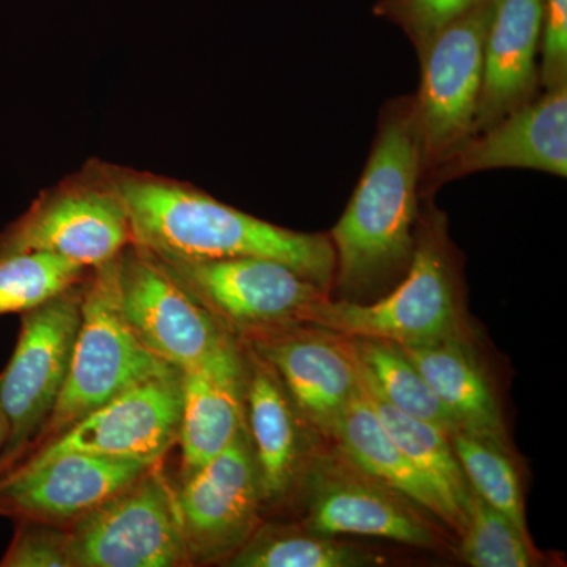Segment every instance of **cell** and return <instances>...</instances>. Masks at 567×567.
I'll use <instances>...</instances> for the list:
<instances>
[{"mask_svg":"<svg viewBox=\"0 0 567 567\" xmlns=\"http://www.w3.org/2000/svg\"><path fill=\"white\" fill-rule=\"evenodd\" d=\"M121 194L134 244L186 260L259 257L293 268L323 290L334 281L336 252L327 235L295 233L219 203L192 183L102 162Z\"/></svg>","mask_w":567,"mask_h":567,"instance_id":"6da1fadb","label":"cell"},{"mask_svg":"<svg viewBox=\"0 0 567 567\" xmlns=\"http://www.w3.org/2000/svg\"><path fill=\"white\" fill-rule=\"evenodd\" d=\"M423 164L413 104L398 106L383 118L360 183L331 233L342 300L363 303L409 270Z\"/></svg>","mask_w":567,"mask_h":567,"instance_id":"7a4b0ae2","label":"cell"},{"mask_svg":"<svg viewBox=\"0 0 567 567\" xmlns=\"http://www.w3.org/2000/svg\"><path fill=\"white\" fill-rule=\"evenodd\" d=\"M177 372L142 344L126 323L118 301L117 257L92 268L82 281L81 324L65 386L28 453L125 391Z\"/></svg>","mask_w":567,"mask_h":567,"instance_id":"3957f363","label":"cell"},{"mask_svg":"<svg viewBox=\"0 0 567 567\" xmlns=\"http://www.w3.org/2000/svg\"><path fill=\"white\" fill-rule=\"evenodd\" d=\"M303 324L341 338H369L401 347L424 346L458 336L456 281L445 219L432 215L416 233L404 279L374 303L324 297L308 309Z\"/></svg>","mask_w":567,"mask_h":567,"instance_id":"277c9868","label":"cell"},{"mask_svg":"<svg viewBox=\"0 0 567 567\" xmlns=\"http://www.w3.org/2000/svg\"><path fill=\"white\" fill-rule=\"evenodd\" d=\"M133 227L121 194L93 159L80 173L44 189L17 221L0 234V259L51 252L92 268L132 245Z\"/></svg>","mask_w":567,"mask_h":567,"instance_id":"5b68a950","label":"cell"},{"mask_svg":"<svg viewBox=\"0 0 567 567\" xmlns=\"http://www.w3.org/2000/svg\"><path fill=\"white\" fill-rule=\"evenodd\" d=\"M81 300L82 282L21 315L17 347L0 374V406L10 429L0 475L31 450L61 398L80 330Z\"/></svg>","mask_w":567,"mask_h":567,"instance_id":"8992f818","label":"cell"},{"mask_svg":"<svg viewBox=\"0 0 567 567\" xmlns=\"http://www.w3.org/2000/svg\"><path fill=\"white\" fill-rule=\"evenodd\" d=\"M74 567L192 566L162 461L69 528Z\"/></svg>","mask_w":567,"mask_h":567,"instance_id":"52a82bcc","label":"cell"},{"mask_svg":"<svg viewBox=\"0 0 567 567\" xmlns=\"http://www.w3.org/2000/svg\"><path fill=\"white\" fill-rule=\"evenodd\" d=\"M152 256L229 333L245 338L303 324L308 309L327 297L322 287L276 260L259 257L186 260Z\"/></svg>","mask_w":567,"mask_h":567,"instance_id":"ba28073f","label":"cell"},{"mask_svg":"<svg viewBox=\"0 0 567 567\" xmlns=\"http://www.w3.org/2000/svg\"><path fill=\"white\" fill-rule=\"evenodd\" d=\"M492 0L443 29L421 52V89L413 104L424 163L434 166L475 133Z\"/></svg>","mask_w":567,"mask_h":567,"instance_id":"9c48e42d","label":"cell"},{"mask_svg":"<svg viewBox=\"0 0 567 567\" xmlns=\"http://www.w3.org/2000/svg\"><path fill=\"white\" fill-rule=\"evenodd\" d=\"M117 289L133 333L181 372L233 336L134 241L117 256Z\"/></svg>","mask_w":567,"mask_h":567,"instance_id":"30bf717a","label":"cell"},{"mask_svg":"<svg viewBox=\"0 0 567 567\" xmlns=\"http://www.w3.org/2000/svg\"><path fill=\"white\" fill-rule=\"evenodd\" d=\"M175 491L189 563L210 565L233 557L260 527L264 505L248 431L182 477Z\"/></svg>","mask_w":567,"mask_h":567,"instance_id":"8fae6325","label":"cell"},{"mask_svg":"<svg viewBox=\"0 0 567 567\" xmlns=\"http://www.w3.org/2000/svg\"><path fill=\"white\" fill-rule=\"evenodd\" d=\"M181 421L182 372H177L125 391L20 462L82 453L156 464L178 442Z\"/></svg>","mask_w":567,"mask_h":567,"instance_id":"7c38bea8","label":"cell"},{"mask_svg":"<svg viewBox=\"0 0 567 567\" xmlns=\"http://www.w3.org/2000/svg\"><path fill=\"white\" fill-rule=\"evenodd\" d=\"M152 465L82 453L20 462L0 475V516L69 529Z\"/></svg>","mask_w":567,"mask_h":567,"instance_id":"4fadbf2b","label":"cell"},{"mask_svg":"<svg viewBox=\"0 0 567 567\" xmlns=\"http://www.w3.org/2000/svg\"><path fill=\"white\" fill-rule=\"evenodd\" d=\"M306 528L323 536H369L431 547L434 533L409 499L382 486L346 458H323L308 475Z\"/></svg>","mask_w":567,"mask_h":567,"instance_id":"5bb4252c","label":"cell"},{"mask_svg":"<svg viewBox=\"0 0 567 567\" xmlns=\"http://www.w3.org/2000/svg\"><path fill=\"white\" fill-rule=\"evenodd\" d=\"M251 352L281 380L306 423L330 435L346 405L360 391L357 364L341 336L295 327L246 336Z\"/></svg>","mask_w":567,"mask_h":567,"instance_id":"9a60e30c","label":"cell"},{"mask_svg":"<svg viewBox=\"0 0 567 567\" xmlns=\"http://www.w3.org/2000/svg\"><path fill=\"white\" fill-rule=\"evenodd\" d=\"M435 181L447 182L480 171H543L567 175V85L546 91L494 125L473 133L439 163Z\"/></svg>","mask_w":567,"mask_h":567,"instance_id":"2e32d148","label":"cell"},{"mask_svg":"<svg viewBox=\"0 0 567 567\" xmlns=\"http://www.w3.org/2000/svg\"><path fill=\"white\" fill-rule=\"evenodd\" d=\"M246 361L234 334L182 371L181 480L246 431Z\"/></svg>","mask_w":567,"mask_h":567,"instance_id":"e0dca14e","label":"cell"},{"mask_svg":"<svg viewBox=\"0 0 567 567\" xmlns=\"http://www.w3.org/2000/svg\"><path fill=\"white\" fill-rule=\"evenodd\" d=\"M544 0H492L475 133L533 100Z\"/></svg>","mask_w":567,"mask_h":567,"instance_id":"ac0fdd59","label":"cell"},{"mask_svg":"<svg viewBox=\"0 0 567 567\" xmlns=\"http://www.w3.org/2000/svg\"><path fill=\"white\" fill-rule=\"evenodd\" d=\"M246 365V431L251 442L264 503L279 505L303 473L308 443L281 380L262 358L251 352Z\"/></svg>","mask_w":567,"mask_h":567,"instance_id":"d6986e66","label":"cell"},{"mask_svg":"<svg viewBox=\"0 0 567 567\" xmlns=\"http://www.w3.org/2000/svg\"><path fill=\"white\" fill-rule=\"evenodd\" d=\"M330 435L350 465L450 525L435 488L388 434L363 388L342 410Z\"/></svg>","mask_w":567,"mask_h":567,"instance_id":"ffe728a7","label":"cell"},{"mask_svg":"<svg viewBox=\"0 0 567 567\" xmlns=\"http://www.w3.org/2000/svg\"><path fill=\"white\" fill-rule=\"evenodd\" d=\"M461 431L506 446L505 424L494 390L472 349L458 336L402 347Z\"/></svg>","mask_w":567,"mask_h":567,"instance_id":"44dd1931","label":"cell"},{"mask_svg":"<svg viewBox=\"0 0 567 567\" xmlns=\"http://www.w3.org/2000/svg\"><path fill=\"white\" fill-rule=\"evenodd\" d=\"M346 341L365 390L399 412L436 425L447 435L461 431L456 417L439 401L401 346L369 338Z\"/></svg>","mask_w":567,"mask_h":567,"instance_id":"7402d4cb","label":"cell"},{"mask_svg":"<svg viewBox=\"0 0 567 567\" xmlns=\"http://www.w3.org/2000/svg\"><path fill=\"white\" fill-rule=\"evenodd\" d=\"M361 388L388 434L435 488L445 506L451 527L462 532L473 491L451 445L450 435L434 424L399 412L363 385Z\"/></svg>","mask_w":567,"mask_h":567,"instance_id":"603a6c76","label":"cell"},{"mask_svg":"<svg viewBox=\"0 0 567 567\" xmlns=\"http://www.w3.org/2000/svg\"><path fill=\"white\" fill-rule=\"evenodd\" d=\"M369 551L317 535L308 528L260 525L254 535L224 561L233 567H363L375 565Z\"/></svg>","mask_w":567,"mask_h":567,"instance_id":"cb8c5ba5","label":"cell"},{"mask_svg":"<svg viewBox=\"0 0 567 567\" xmlns=\"http://www.w3.org/2000/svg\"><path fill=\"white\" fill-rule=\"evenodd\" d=\"M450 440L473 494L527 533L520 481L506 446L465 431L454 432Z\"/></svg>","mask_w":567,"mask_h":567,"instance_id":"d4e9b609","label":"cell"},{"mask_svg":"<svg viewBox=\"0 0 567 567\" xmlns=\"http://www.w3.org/2000/svg\"><path fill=\"white\" fill-rule=\"evenodd\" d=\"M89 268L51 252L0 259V316L22 315L84 281Z\"/></svg>","mask_w":567,"mask_h":567,"instance_id":"484cf974","label":"cell"},{"mask_svg":"<svg viewBox=\"0 0 567 567\" xmlns=\"http://www.w3.org/2000/svg\"><path fill=\"white\" fill-rule=\"evenodd\" d=\"M461 555L473 567H529L536 559L527 533L472 494L462 528Z\"/></svg>","mask_w":567,"mask_h":567,"instance_id":"4316f807","label":"cell"},{"mask_svg":"<svg viewBox=\"0 0 567 567\" xmlns=\"http://www.w3.org/2000/svg\"><path fill=\"white\" fill-rule=\"evenodd\" d=\"M484 0H380L377 11L398 22L423 52L443 29Z\"/></svg>","mask_w":567,"mask_h":567,"instance_id":"83f0119b","label":"cell"},{"mask_svg":"<svg viewBox=\"0 0 567 567\" xmlns=\"http://www.w3.org/2000/svg\"><path fill=\"white\" fill-rule=\"evenodd\" d=\"M2 567H74L69 529L39 522H17Z\"/></svg>","mask_w":567,"mask_h":567,"instance_id":"f1b7e54d","label":"cell"},{"mask_svg":"<svg viewBox=\"0 0 567 567\" xmlns=\"http://www.w3.org/2000/svg\"><path fill=\"white\" fill-rule=\"evenodd\" d=\"M543 66L539 80L546 91L567 85V0H544Z\"/></svg>","mask_w":567,"mask_h":567,"instance_id":"f546056e","label":"cell"},{"mask_svg":"<svg viewBox=\"0 0 567 567\" xmlns=\"http://www.w3.org/2000/svg\"><path fill=\"white\" fill-rule=\"evenodd\" d=\"M9 421H7L6 413H3L2 406H0V453L6 447L7 440H9Z\"/></svg>","mask_w":567,"mask_h":567,"instance_id":"4dcf8cb0","label":"cell"}]
</instances>
